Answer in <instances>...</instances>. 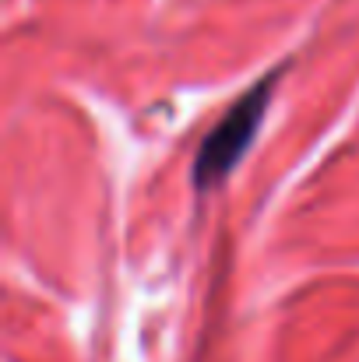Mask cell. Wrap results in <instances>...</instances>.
Returning <instances> with one entry per match:
<instances>
[{"mask_svg":"<svg viewBox=\"0 0 359 362\" xmlns=\"http://www.w3.org/2000/svg\"><path fill=\"white\" fill-rule=\"evenodd\" d=\"M278 78H282V67L268 71L253 88H246L226 110V117L208 130V137L201 141V148L194 155V187L198 190H215L239 165V158L246 155V148L253 144V137L264 123L268 103L278 88Z\"/></svg>","mask_w":359,"mask_h":362,"instance_id":"6da1fadb","label":"cell"}]
</instances>
